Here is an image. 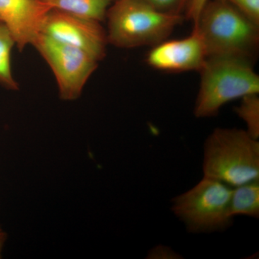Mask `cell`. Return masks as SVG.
I'll return each instance as SVG.
<instances>
[{"instance_id": "cell-1", "label": "cell", "mask_w": 259, "mask_h": 259, "mask_svg": "<svg viewBox=\"0 0 259 259\" xmlns=\"http://www.w3.org/2000/svg\"><path fill=\"white\" fill-rule=\"evenodd\" d=\"M199 72L200 84L194 108L197 118L214 117L228 102L259 93V76L251 59L208 56Z\"/></svg>"}, {"instance_id": "cell-2", "label": "cell", "mask_w": 259, "mask_h": 259, "mask_svg": "<svg viewBox=\"0 0 259 259\" xmlns=\"http://www.w3.org/2000/svg\"><path fill=\"white\" fill-rule=\"evenodd\" d=\"M204 176L231 187L259 180V142L246 131L218 127L204 141Z\"/></svg>"}, {"instance_id": "cell-3", "label": "cell", "mask_w": 259, "mask_h": 259, "mask_svg": "<svg viewBox=\"0 0 259 259\" xmlns=\"http://www.w3.org/2000/svg\"><path fill=\"white\" fill-rule=\"evenodd\" d=\"M193 28L203 40L208 56H231L254 61L259 25L223 0H208Z\"/></svg>"}, {"instance_id": "cell-4", "label": "cell", "mask_w": 259, "mask_h": 259, "mask_svg": "<svg viewBox=\"0 0 259 259\" xmlns=\"http://www.w3.org/2000/svg\"><path fill=\"white\" fill-rule=\"evenodd\" d=\"M105 19L108 44L134 49L164 41L185 18L161 13L142 0H114Z\"/></svg>"}, {"instance_id": "cell-5", "label": "cell", "mask_w": 259, "mask_h": 259, "mask_svg": "<svg viewBox=\"0 0 259 259\" xmlns=\"http://www.w3.org/2000/svg\"><path fill=\"white\" fill-rule=\"evenodd\" d=\"M232 192L233 187L204 176L190 190L173 199L171 210L190 233L222 231L233 221L230 213Z\"/></svg>"}, {"instance_id": "cell-6", "label": "cell", "mask_w": 259, "mask_h": 259, "mask_svg": "<svg viewBox=\"0 0 259 259\" xmlns=\"http://www.w3.org/2000/svg\"><path fill=\"white\" fill-rule=\"evenodd\" d=\"M55 76L61 100L81 96L85 84L98 67L99 61L88 53L40 33L32 45Z\"/></svg>"}, {"instance_id": "cell-7", "label": "cell", "mask_w": 259, "mask_h": 259, "mask_svg": "<svg viewBox=\"0 0 259 259\" xmlns=\"http://www.w3.org/2000/svg\"><path fill=\"white\" fill-rule=\"evenodd\" d=\"M40 33L81 49L97 61L106 56L108 40L100 22L51 9L44 19Z\"/></svg>"}, {"instance_id": "cell-8", "label": "cell", "mask_w": 259, "mask_h": 259, "mask_svg": "<svg viewBox=\"0 0 259 259\" xmlns=\"http://www.w3.org/2000/svg\"><path fill=\"white\" fill-rule=\"evenodd\" d=\"M202 37L193 28L189 36L179 40H164L153 47L146 62L153 69L164 71H199L207 59Z\"/></svg>"}, {"instance_id": "cell-9", "label": "cell", "mask_w": 259, "mask_h": 259, "mask_svg": "<svg viewBox=\"0 0 259 259\" xmlns=\"http://www.w3.org/2000/svg\"><path fill=\"white\" fill-rule=\"evenodd\" d=\"M51 10L42 0H0V21L13 34L19 50L23 51L40 35Z\"/></svg>"}, {"instance_id": "cell-10", "label": "cell", "mask_w": 259, "mask_h": 259, "mask_svg": "<svg viewBox=\"0 0 259 259\" xmlns=\"http://www.w3.org/2000/svg\"><path fill=\"white\" fill-rule=\"evenodd\" d=\"M51 9L79 18L103 21L114 0H42Z\"/></svg>"}, {"instance_id": "cell-11", "label": "cell", "mask_w": 259, "mask_h": 259, "mask_svg": "<svg viewBox=\"0 0 259 259\" xmlns=\"http://www.w3.org/2000/svg\"><path fill=\"white\" fill-rule=\"evenodd\" d=\"M230 213L236 215L259 217V180L233 187Z\"/></svg>"}, {"instance_id": "cell-12", "label": "cell", "mask_w": 259, "mask_h": 259, "mask_svg": "<svg viewBox=\"0 0 259 259\" xmlns=\"http://www.w3.org/2000/svg\"><path fill=\"white\" fill-rule=\"evenodd\" d=\"M16 46L14 37L8 27L0 21V84L10 90H18V81L12 72L11 54Z\"/></svg>"}, {"instance_id": "cell-13", "label": "cell", "mask_w": 259, "mask_h": 259, "mask_svg": "<svg viewBox=\"0 0 259 259\" xmlns=\"http://www.w3.org/2000/svg\"><path fill=\"white\" fill-rule=\"evenodd\" d=\"M235 112L246 124L247 133L253 139L259 138V97L253 94L242 97L239 106Z\"/></svg>"}, {"instance_id": "cell-14", "label": "cell", "mask_w": 259, "mask_h": 259, "mask_svg": "<svg viewBox=\"0 0 259 259\" xmlns=\"http://www.w3.org/2000/svg\"><path fill=\"white\" fill-rule=\"evenodd\" d=\"M155 10L168 15H185L191 0H142Z\"/></svg>"}, {"instance_id": "cell-15", "label": "cell", "mask_w": 259, "mask_h": 259, "mask_svg": "<svg viewBox=\"0 0 259 259\" xmlns=\"http://www.w3.org/2000/svg\"><path fill=\"white\" fill-rule=\"evenodd\" d=\"M259 25V0H223Z\"/></svg>"}, {"instance_id": "cell-16", "label": "cell", "mask_w": 259, "mask_h": 259, "mask_svg": "<svg viewBox=\"0 0 259 259\" xmlns=\"http://www.w3.org/2000/svg\"><path fill=\"white\" fill-rule=\"evenodd\" d=\"M208 0H191L188 8L186 10L185 18L194 24L197 22L201 10Z\"/></svg>"}, {"instance_id": "cell-17", "label": "cell", "mask_w": 259, "mask_h": 259, "mask_svg": "<svg viewBox=\"0 0 259 259\" xmlns=\"http://www.w3.org/2000/svg\"><path fill=\"white\" fill-rule=\"evenodd\" d=\"M180 255L171 250L169 247L158 245L149 252L148 258H180Z\"/></svg>"}, {"instance_id": "cell-18", "label": "cell", "mask_w": 259, "mask_h": 259, "mask_svg": "<svg viewBox=\"0 0 259 259\" xmlns=\"http://www.w3.org/2000/svg\"><path fill=\"white\" fill-rule=\"evenodd\" d=\"M6 233L3 231L2 228H0V258H1L2 250H3V247L4 245L5 241H6Z\"/></svg>"}]
</instances>
